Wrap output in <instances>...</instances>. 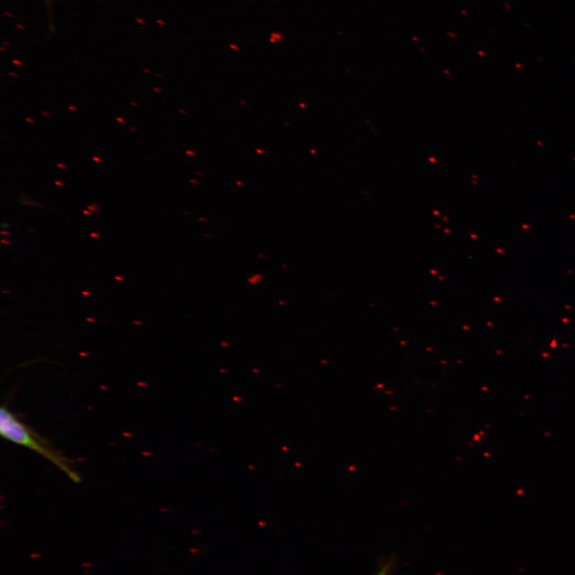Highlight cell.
<instances>
[{
  "label": "cell",
  "instance_id": "5b68a950",
  "mask_svg": "<svg viewBox=\"0 0 575 575\" xmlns=\"http://www.w3.org/2000/svg\"><path fill=\"white\" fill-rule=\"evenodd\" d=\"M57 167L59 169H63V170L68 169V166H66V165H64L63 163H57Z\"/></svg>",
  "mask_w": 575,
  "mask_h": 575
},
{
  "label": "cell",
  "instance_id": "3957f363",
  "mask_svg": "<svg viewBox=\"0 0 575 575\" xmlns=\"http://www.w3.org/2000/svg\"><path fill=\"white\" fill-rule=\"evenodd\" d=\"M88 209L91 212H98L100 210V206L97 204H92L91 205L88 206Z\"/></svg>",
  "mask_w": 575,
  "mask_h": 575
},
{
  "label": "cell",
  "instance_id": "30bf717a",
  "mask_svg": "<svg viewBox=\"0 0 575 575\" xmlns=\"http://www.w3.org/2000/svg\"><path fill=\"white\" fill-rule=\"evenodd\" d=\"M82 294H83V296H86V297L92 296V293L91 292H88V291H83Z\"/></svg>",
  "mask_w": 575,
  "mask_h": 575
},
{
  "label": "cell",
  "instance_id": "5bb4252c",
  "mask_svg": "<svg viewBox=\"0 0 575 575\" xmlns=\"http://www.w3.org/2000/svg\"><path fill=\"white\" fill-rule=\"evenodd\" d=\"M68 108H69L71 111H78V109L76 108V106H72V105L69 106H68Z\"/></svg>",
  "mask_w": 575,
  "mask_h": 575
},
{
  "label": "cell",
  "instance_id": "2e32d148",
  "mask_svg": "<svg viewBox=\"0 0 575 575\" xmlns=\"http://www.w3.org/2000/svg\"><path fill=\"white\" fill-rule=\"evenodd\" d=\"M1 243H2L3 244H6V245H10V244H11V242H9V240H4V239H2V240H1Z\"/></svg>",
  "mask_w": 575,
  "mask_h": 575
},
{
  "label": "cell",
  "instance_id": "4fadbf2b",
  "mask_svg": "<svg viewBox=\"0 0 575 575\" xmlns=\"http://www.w3.org/2000/svg\"><path fill=\"white\" fill-rule=\"evenodd\" d=\"M83 213H84V215H92L91 211H90L88 209V210H83Z\"/></svg>",
  "mask_w": 575,
  "mask_h": 575
},
{
  "label": "cell",
  "instance_id": "52a82bcc",
  "mask_svg": "<svg viewBox=\"0 0 575 575\" xmlns=\"http://www.w3.org/2000/svg\"><path fill=\"white\" fill-rule=\"evenodd\" d=\"M55 184H56V185H58V186H60V187H63V186H65V183H63V182H61V180H55Z\"/></svg>",
  "mask_w": 575,
  "mask_h": 575
},
{
  "label": "cell",
  "instance_id": "ffe728a7",
  "mask_svg": "<svg viewBox=\"0 0 575 575\" xmlns=\"http://www.w3.org/2000/svg\"><path fill=\"white\" fill-rule=\"evenodd\" d=\"M130 130H131V131H133V132H136V131H137V129H136V128H135V127H130Z\"/></svg>",
  "mask_w": 575,
  "mask_h": 575
},
{
  "label": "cell",
  "instance_id": "cb8c5ba5",
  "mask_svg": "<svg viewBox=\"0 0 575 575\" xmlns=\"http://www.w3.org/2000/svg\"><path fill=\"white\" fill-rule=\"evenodd\" d=\"M3 292H4V293H6H6H10V292H9V291H4V290L3 291Z\"/></svg>",
  "mask_w": 575,
  "mask_h": 575
},
{
  "label": "cell",
  "instance_id": "603a6c76",
  "mask_svg": "<svg viewBox=\"0 0 575 575\" xmlns=\"http://www.w3.org/2000/svg\"><path fill=\"white\" fill-rule=\"evenodd\" d=\"M11 76H13L17 77V76H16V75H15V73H11Z\"/></svg>",
  "mask_w": 575,
  "mask_h": 575
},
{
  "label": "cell",
  "instance_id": "9a60e30c",
  "mask_svg": "<svg viewBox=\"0 0 575 575\" xmlns=\"http://www.w3.org/2000/svg\"><path fill=\"white\" fill-rule=\"evenodd\" d=\"M1 233L4 234V235H6V236H10L11 235V233L8 232L6 230H2Z\"/></svg>",
  "mask_w": 575,
  "mask_h": 575
},
{
  "label": "cell",
  "instance_id": "e0dca14e",
  "mask_svg": "<svg viewBox=\"0 0 575 575\" xmlns=\"http://www.w3.org/2000/svg\"><path fill=\"white\" fill-rule=\"evenodd\" d=\"M42 115L46 116V117H51L50 113H48V112H46V111H42Z\"/></svg>",
  "mask_w": 575,
  "mask_h": 575
},
{
  "label": "cell",
  "instance_id": "7a4b0ae2",
  "mask_svg": "<svg viewBox=\"0 0 575 575\" xmlns=\"http://www.w3.org/2000/svg\"><path fill=\"white\" fill-rule=\"evenodd\" d=\"M263 279L264 277L262 275V274H253V275L249 278L248 283L251 285H257L262 282Z\"/></svg>",
  "mask_w": 575,
  "mask_h": 575
},
{
  "label": "cell",
  "instance_id": "7402d4cb",
  "mask_svg": "<svg viewBox=\"0 0 575 575\" xmlns=\"http://www.w3.org/2000/svg\"><path fill=\"white\" fill-rule=\"evenodd\" d=\"M2 227H5V228H9V225H6V223H4V224L2 225Z\"/></svg>",
  "mask_w": 575,
  "mask_h": 575
},
{
  "label": "cell",
  "instance_id": "8992f818",
  "mask_svg": "<svg viewBox=\"0 0 575 575\" xmlns=\"http://www.w3.org/2000/svg\"><path fill=\"white\" fill-rule=\"evenodd\" d=\"M90 235H91V237H92L93 238H101V236H100V234H98V233H91Z\"/></svg>",
  "mask_w": 575,
  "mask_h": 575
},
{
  "label": "cell",
  "instance_id": "277c9868",
  "mask_svg": "<svg viewBox=\"0 0 575 575\" xmlns=\"http://www.w3.org/2000/svg\"><path fill=\"white\" fill-rule=\"evenodd\" d=\"M93 161H95L96 163H103V160L102 158H98V156H93Z\"/></svg>",
  "mask_w": 575,
  "mask_h": 575
},
{
  "label": "cell",
  "instance_id": "8fae6325",
  "mask_svg": "<svg viewBox=\"0 0 575 575\" xmlns=\"http://www.w3.org/2000/svg\"><path fill=\"white\" fill-rule=\"evenodd\" d=\"M115 279L118 280V282H123V280H125L124 278L121 275L115 277Z\"/></svg>",
  "mask_w": 575,
  "mask_h": 575
},
{
  "label": "cell",
  "instance_id": "ac0fdd59",
  "mask_svg": "<svg viewBox=\"0 0 575 575\" xmlns=\"http://www.w3.org/2000/svg\"><path fill=\"white\" fill-rule=\"evenodd\" d=\"M133 324L142 325L143 323L141 322V320H135V322H133Z\"/></svg>",
  "mask_w": 575,
  "mask_h": 575
},
{
  "label": "cell",
  "instance_id": "44dd1931",
  "mask_svg": "<svg viewBox=\"0 0 575 575\" xmlns=\"http://www.w3.org/2000/svg\"><path fill=\"white\" fill-rule=\"evenodd\" d=\"M153 90L156 91V92L161 93V91H160L158 88H153Z\"/></svg>",
  "mask_w": 575,
  "mask_h": 575
},
{
  "label": "cell",
  "instance_id": "d6986e66",
  "mask_svg": "<svg viewBox=\"0 0 575 575\" xmlns=\"http://www.w3.org/2000/svg\"><path fill=\"white\" fill-rule=\"evenodd\" d=\"M130 104H131V106H136V108H138V104H137V103H136L135 102H131V103H130Z\"/></svg>",
  "mask_w": 575,
  "mask_h": 575
},
{
  "label": "cell",
  "instance_id": "ba28073f",
  "mask_svg": "<svg viewBox=\"0 0 575 575\" xmlns=\"http://www.w3.org/2000/svg\"><path fill=\"white\" fill-rule=\"evenodd\" d=\"M116 120H117V121L118 123H123V124L126 123V120L123 117H117Z\"/></svg>",
  "mask_w": 575,
  "mask_h": 575
},
{
  "label": "cell",
  "instance_id": "7c38bea8",
  "mask_svg": "<svg viewBox=\"0 0 575 575\" xmlns=\"http://www.w3.org/2000/svg\"><path fill=\"white\" fill-rule=\"evenodd\" d=\"M86 322H96V319H95V318H92V317H88V318H86Z\"/></svg>",
  "mask_w": 575,
  "mask_h": 575
},
{
  "label": "cell",
  "instance_id": "9c48e42d",
  "mask_svg": "<svg viewBox=\"0 0 575 575\" xmlns=\"http://www.w3.org/2000/svg\"><path fill=\"white\" fill-rule=\"evenodd\" d=\"M25 121L29 123H35V120L31 118H25Z\"/></svg>",
  "mask_w": 575,
  "mask_h": 575
},
{
  "label": "cell",
  "instance_id": "6da1fadb",
  "mask_svg": "<svg viewBox=\"0 0 575 575\" xmlns=\"http://www.w3.org/2000/svg\"><path fill=\"white\" fill-rule=\"evenodd\" d=\"M0 434L5 439L35 452L49 460L63 472L73 482L77 484L81 482V477L73 469L69 459L52 447L30 427L22 423L5 407H2L0 410Z\"/></svg>",
  "mask_w": 575,
  "mask_h": 575
}]
</instances>
